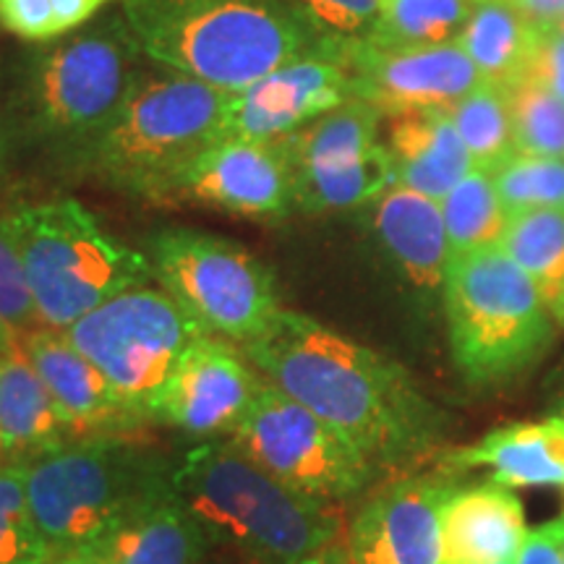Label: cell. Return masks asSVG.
Masks as SVG:
<instances>
[{"instance_id":"obj_45","label":"cell","mask_w":564,"mask_h":564,"mask_svg":"<svg viewBox=\"0 0 564 564\" xmlns=\"http://www.w3.org/2000/svg\"><path fill=\"white\" fill-rule=\"evenodd\" d=\"M554 379H556V382H560V384H564V364L560 366V371L554 373Z\"/></svg>"},{"instance_id":"obj_11","label":"cell","mask_w":564,"mask_h":564,"mask_svg":"<svg viewBox=\"0 0 564 564\" xmlns=\"http://www.w3.org/2000/svg\"><path fill=\"white\" fill-rule=\"evenodd\" d=\"M228 440L282 484L316 502H348L382 476L356 444L267 379L257 403Z\"/></svg>"},{"instance_id":"obj_13","label":"cell","mask_w":564,"mask_h":564,"mask_svg":"<svg viewBox=\"0 0 564 564\" xmlns=\"http://www.w3.org/2000/svg\"><path fill=\"white\" fill-rule=\"evenodd\" d=\"M264 377L243 348L220 335H202L183 352L160 398L158 421L196 442L223 440L257 403Z\"/></svg>"},{"instance_id":"obj_21","label":"cell","mask_w":564,"mask_h":564,"mask_svg":"<svg viewBox=\"0 0 564 564\" xmlns=\"http://www.w3.org/2000/svg\"><path fill=\"white\" fill-rule=\"evenodd\" d=\"M528 535L525 507L499 484H460L442 510L440 564L514 562Z\"/></svg>"},{"instance_id":"obj_35","label":"cell","mask_w":564,"mask_h":564,"mask_svg":"<svg viewBox=\"0 0 564 564\" xmlns=\"http://www.w3.org/2000/svg\"><path fill=\"white\" fill-rule=\"evenodd\" d=\"M0 322L11 329L13 337H21L42 327L9 212L0 215Z\"/></svg>"},{"instance_id":"obj_18","label":"cell","mask_w":564,"mask_h":564,"mask_svg":"<svg viewBox=\"0 0 564 564\" xmlns=\"http://www.w3.org/2000/svg\"><path fill=\"white\" fill-rule=\"evenodd\" d=\"M17 348L45 382L76 440L137 434L141 429L100 369L58 329H32L17 337Z\"/></svg>"},{"instance_id":"obj_38","label":"cell","mask_w":564,"mask_h":564,"mask_svg":"<svg viewBox=\"0 0 564 564\" xmlns=\"http://www.w3.org/2000/svg\"><path fill=\"white\" fill-rule=\"evenodd\" d=\"M514 564H564V514L528 531Z\"/></svg>"},{"instance_id":"obj_44","label":"cell","mask_w":564,"mask_h":564,"mask_svg":"<svg viewBox=\"0 0 564 564\" xmlns=\"http://www.w3.org/2000/svg\"><path fill=\"white\" fill-rule=\"evenodd\" d=\"M11 350H17V337H13L11 329L0 322V356H3V352H11Z\"/></svg>"},{"instance_id":"obj_4","label":"cell","mask_w":564,"mask_h":564,"mask_svg":"<svg viewBox=\"0 0 564 564\" xmlns=\"http://www.w3.org/2000/svg\"><path fill=\"white\" fill-rule=\"evenodd\" d=\"M232 91L192 76L141 74L108 129L79 154L116 192L167 202L173 183L225 137Z\"/></svg>"},{"instance_id":"obj_40","label":"cell","mask_w":564,"mask_h":564,"mask_svg":"<svg viewBox=\"0 0 564 564\" xmlns=\"http://www.w3.org/2000/svg\"><path fill=\"white\" fill-rule=\"evenodd\" d=\"M535 30H556L564 21V0H510Z\"/></svg>"},{"instance_id":"obj_48","label":"cell","mask_w":564,"mask_h":564,"mask_svg":"<svg viewBox=\"0 0 564 564\" xmlns=\"http://www.w3.org/2000/svg\"><path fill=\"white\" fill-rule=\"evenodd\" d=\"M502 564H514V562H502Z\"/></svg>"},{"instance_id":"obj_6","label":"cell","mask_w":564,"mask_h":564,"mask_svg":"<svg viewBox=\"0 0 564 564\" xmlns=\"http://www.w3.org/2000/svg\"><path fill=\"white\" fill-rule=\"evenodd\" d=\"M173 463L131 434H108L82 436L26 465V499L51 554L82 552L100 541L171 481Z\"/></svg>"},{"instance_id":"obj_31","label":"cell","mask_w":564,"mask_h":564,"mask_svg":"<svg viewBox=\"0 0 564 564\" xmlns=\"http://www.w3.org/2000/svg\"><path fill=\"white\" fill-rule=\"evenodd\" d=\"M512 116L514 154L531 158H564V100L541 87L520 79L507 89Z\"/></svg>"},{"instance_id":"obj_2","label":"cell","mask_w":564,"mask_h":564,"mask_svg":"<svg viewBox=\"0 0 564 564\" xmlns=\"http://www.w3.org/2000/svg\"><path fill=\"white\" fill-rule=\"evenodd\" d=\"M171 484L212 544L251 564H299L345 535L337 505L303 497L230 440L188 449L173 463Z\"/></svg>"},{"instance_id":"obj_33","label":"cell","mask_w":564,"mask_h":564,"mask_svg":"<svg viewBox=\"0 0 564 564\" xmlns=\"http://www.w3.org/2000/svg\"><path fill=\"white\" fill-rule=\"evenodd\" d=\"M507 215L564 209V158L512 154L491 173Z\"/></svg>"},{"instance_id":"obj_15","label":"cell","mask_w":564,"mask_h":564,"mask_svg":"<svg viewBox=\"0 0 564 564\" xmlns=\"http://www.w3.org/2000/svg\"><path fill=\"white\" fill-rule=\"evenodd\" d=\"M350 97V70L343 55L312 47L232 91L225 137L282 141Z\"/></svg>"},{"instance_id":"obj_41","label":"cell","mask_w":564,"mask_h":564,"mask_svg":"<svg viewBox=\"0 0 564 564\" xmlns=\"http://www.w3.org/2000/svg\"><path fill=\"white\" fill-rule=\"evenodd\" d=\"M299 564H352L348 544H345V535L333 541V544L319 549V552H314L312 556H306V560H301Z\"/></svg>"},{"instance_id":"obj_29","label":"cell","mask_w":564,"mask_h":564,"mask_svg":"<svg viewBox=\"0 0 564 564\" xmlns=\"http://www.w3.org/2000/svg\"><path fill=\"white\" fill-rule=\"evenodd\" d=\"M440 209L447 228L449 257L499 246L505 238L507 215L491 173L470 171L444 199Z\"/></svg>"},{"instance_id":"obj_26","label":"cell","mask_w":564,"mask_h":564,"mask_svg":"<svg viewBox=\"0 0 564 564\" xmlns=\"http://www.w3.org/2000/svg\"><path fill=\"white\" fill-rule=\"evenodd\" d=\"M502 249L514 264L535 282L552 308L554 319L564 324V209H533L512 215L507 223Z\"/></svg>"},{"instance_id":"obj_23","label":"cell","mask_w":564,"mask_h":564,"mask_svg":"<svg viewBox=\"0 0 564 564\" xmlns=\"http://www.w3.org/2000/svg\"><path fill=\"white\" fill-rule=\"evenodd\" d=\"M76 434L53 394L19 348L0 356V455L6 465H30L74 442Z\"/></svg>"},{"instance_id":"obj_10","label":"cell","mask_w":564,"mask_h":564,"mask_svg":"<svg viewBox=\"0 0 564 564\" xmlns=\"http://www.w3.org/2000/svg\"><path fill=\"white\" fill-rule=\"evenodd\" d=\"M63 335L100 369L126 411L144 426L158 421L175 366L207 329L171 293L139 285L100 303Z\"/></svg>"},{"instance_id":"obj_3","label":"cell","mask_w":564,"mask_h":564,"mask_svg":"<svg viewBox=\"0 0 564 564\" xmlns=\"http://www.w3.org/2000/svg\"><path fill=\"white\" fill-rule=\"evenodd\" d=\"M121 13L144 58L225 91L316 47L282 0H121Z\"/></svg>"},{"instance_id":"obj_5","label":"cell","mask_w":564,"mask_h":564,"mask_svg":"<svg viewBox=\"0 0 564 564\" xmlns=\"http://www.w3.org/2000/svg\"><path fill=\"white\" fill-rule=\"evenodd\" d=\"M442 308L453 361L476 390L523 377L560 329L535 282L502 246L449 257Z\"/></svg>"},{"instance_id":"obj_12","label":"cell","mask_w":564,"mask_h":564,"mask_svg":"<svg viewBox=\"0 0 564 564\" xmlns=\"http://www.w3.org/2000/svg\"><path fill=\"white\" fill-rule=\"evenodd\" d=\"M460 484L440 468L392 476L345 528L350 562L440 564L442 510Z\"/></svg>"},{"instance_id":"obj_43","label":"cell","mask_w":564,"mask_h":564,"mask_svg":"<svg viewBox=\"0 0 564 564\" xmlns=\"http://www.w3.org/2000/svg\"><path fill=\"white\" fill-rule=\"evenodd\" d=\"M9 147H11V126L0 118V175L6 171V160H9Z\"/></svg>"},{"instance_id":"obj_9","label":"cell","mask_w":564,"mask_h":564,"mask_svg":"<svg viewBox=\"0 0 564 564\" xmlns=\"http://www.w3.org/2000/svg\"><path fill=\"white\" fill-rule=\"evenodd\" d=\"M154 280L212 335L246 345L280 319L274 274L246 246L194 228H160L144 238Z\"/></svg>"},{"instance_id":"obj_27","label":"cell","mask_w":564,"mask_h":564,"mask_svg":"<svg viewBox=\"0 0 564 564\" xmlns=\"http://www.w3.org/2000/svg\"><path fill=\"white\" fill-rule=\"evenodd\" d=\"M379 118L382 112L373 105L350 97L285 139L293 167H322L361 158L379 144Z\"/></svg>"},{"instance_id":"obj_7","label":"cell","mask_w":564,"mask_h":564,"mask_svg":"<svg viewBox=\"0 0 564 564\" xmlns=\"http://www.w3.org/2000/svg\"><path fill=\"white\" fill-rule=\"evenodd\" d=\"M139 45L123 13L30 55L17 87V121L26 137L82 154L108 129L141 79Z\"/></svg>"},{"instance_id":"obj_46","label":"cell","mask_w":564,"mask_h":564,"mask_svg":"<svg viewBox=\"0 0 564 564\" xmlns=\"http://www.w3.org/2000/svg\"><path fill=\"white\" fill-rule=\"evenodd\" d=\"M556 30H560V32H562V37H564V21H562V24H560V26H556Z\"/></svg>"},{"instance_id":"obj_16","label":"cell","mask_w":564,"mask_h":564,"mask_svg":"<svg viewBox=\"0 0 564 564\" xmlns=\"http://www.w3.org/2000/svg\"><path fill=\"white\" fill-rule=\"evenodd\" d=\"M350 91L384 116L408 110H449L481 87L474 61L455 42L434 47H373L358 42L348 58Z\"/></svg>"},{"instance_id":"obj_39","label":"cell","mask_w":564,"mask_h":564,"mask_svg":"<svg viewBox=\"0 0 564 564\" xmlns=\"http://www.w3.org/2000/svg\"><path fill=\"white\" fill-rule=\"evenodd\" d=\"M116 0H53L55 24H58L61 37L70 34L82 26H87L97 13H102Z\"/></svg>"},{"instance_id":"obj_14","label":"cell","mask_w":564,"mask_h":564,"mask_svg":"<svg viewBox=\"0 0 564 564\" xmlns=\"http://www.w3.org/2000/svg\"><path fill=\"white\" fill-rule=\"evenodd\" d=\"M167 202H196L253 220L288 215L293 204V162L282 141L223 137L173 183Z\"/></svg>"},{"instance_id":"obj_22","label":"cell","mask_w":564,"mask_h":564,"mask_svg":"<svg viewBox=\"0 0 564 564\" xmlns=\"http://www.w3.org/2000/svg\"><path fill=\"white\" fill-rule=\"evenodd\" d=\"M387 150L394 162V186L411 188L440 202L470 171L474 160L465 150L449 110H408L390 116Z\"/></svg>"},{"instance_id":"obj_8","label":"cell","mask_w":564,"mask_h":564,"mask_svg":"<svg viewBox=\"0 0 564 564\" xmlns=\"http://www.w3.org/2000/svg\"><path fill=\"white\" fill-rule=\"evenodd\" d=\"M9 220L42 327L66 333L112 295L154 280L144 251L110 236L82 202L26 204Z\"/></svg>"},{"instance_id":"obj_37","label":"cell","mask_w":564,"mask_h":564,"mask_svg":"<svg viewBox=\"0 0 564 564\" xmlns=\"http://www.w3.org/2000/svg\"><path fill=\"white\" fill-rule=\"evenodd\" d=\"M523 79L541 84L564 100V37L560 30H541Z\"/></svg>"},{"instance_id":"obj_36","label":"cell","mask_w":564,"mask_h":564,"mask_svg":"<svg viewBox=\"0 0 564 564\" xmlns=\"http://www.w3.org/2000/svg\"><path fill=\"white\" fill-rule=\"evenodd\" d=\"M0 26L30 42L58 40L53 0H0Z\"/></svg>"},{"instance_id":"obj_19","label":"cell","mask_w":564,"mask_h":564,"mask_svg":"<svg viewBox=\"0 0 564 564\" xmlns=\"http://www.w3.org/2000/svg\"><path fill=\"white\" fill-rule=\"evenodd\" d=\"M436 468L455 478L484 470L486 481L507 489H525V486L564 489V415L554 413L546 421L494 429L476 444L442 453Z\"/></svg>"},{"instance_id":"obj_42","label":"cell","mask_w":564,"mask_h":564,"mask_svg":"<svg viewBox=\"0 0 564 564\" xmlns=\"http://www.w3.org/2000/svg\"><path fill=\"white\" fill-rule=\"evenodd\" d=\"M45 564H100V562H97V556L91 554L89 549H82V552H70V554L53 556V560H47Z\"/></svg>"},{"instance_id":"obj_20","label":"cell","mask_w":564,"mask_h":564,"mask_svg":"<svg viewBox=\"0 0 564 564\" xmlns=\"http://www.w3.org/2000/svg\"><path fill=\"white\" fill-rule=\"evenodd\" d=\"M212 539L167 481L100 541L89 546L100 564H207Z\"/></svg>"},{"instance_id":"obj_25","label":"cell","mask_w":564,"mask_h":564,"mask_svg":"<svg viewBox=\"0 0 564 564\" xmlns=\"http://www.w3.org/2000/svg\"><path fill=\"white\" fill-rule=\"evenodd\" d=\"M394 186V162L387 144L361 158L322 167H293V204L303 212H343L371 204Z\"/></svg>"},{"instance_id":"obj_28","label":"cell","mask_w":564,"mask_h":564,"mask_svg":"<svg viewBox=\"0 0 564 564\" xmlns=\"http://www.w3.org/2000/svg\"><path fill=\"white\" fill-rule=\"evenodd\" d=\"M474 0H379L369 45L434 47L460 37Z\"/></svg>"},{"instance_id":"obj_49","label":"cell","mask_w":564,"mask_h":564,"mask_svg":"<svg viewBox=\"0 0 564 564\" xmlns=\"http://www.w3.org/2000/svg\"><path fill=\"white\" fill-rule=\"evenodd\" d=\"M562 415H564V413H562Z\"/></svg>"},{"instance_id":"obj_1","label":"cell","mask_w":564,"mask_h":564,"mask_svg":"<svg viewBox=\"0 0 564 564\" xmlns=\"http://www.w3.org/2000/svg\"><path fill=\"white\" fill-rule=\"evenodd\" d=\"M259 373L356 444L382 476L411 474L436 455L447 415L403 366L312 316L282 308L243 348Z\"/></svg>"},{"instance_id":"obj_17","label":"cell","mask_w":564,"mask_h":564,"mask_svg":"<svg viewBox=\"0 0 564 564\" xmlns=\"http://www.w3.org/2000/svg\"><path fill=\"white\" fill-rule=\"evenodd\" d=\"M366 207L373 243L394 278L421 306L442 301L449 241L440 202L411 188L392 186Z\"/></svg>"},{"instance_id":"obj_32","label":"cell","mask_w":564,"mask_h":564,"mask_svg":"<svg viewBox=\"0 0 564 564\" xmlns=\"http://www.w3.org/2000/svg\"><path fill=\"white\" fill-rule=\"evenodd\" d=\"M314 45L348 58L350 47L369 40L379 0H282Z\"/></svg>"},{"instance_id":"obj_34","label":"cell","mask_w":564,"mask_h":564,"mask_svg":"<svg viewBox=\"0 0 564 564\" xmlns=\"http://www.w3.org/2000/svg\"><path fill=\"white\" fill-rule=\"evenodd\" d=\"M24 470L26 465L0 468V564H45L53 560L30 510Z\"/></svg>"},{"instance_id":"obj_30","label":"cell","mask_w":564,"mask_h":564,"mask_svg":"<svg viewBox=\"0 0 564 564\" xmlns=\"http://www.w3.org/2000/svg\"><path fill=\"white\" fill-rule=\"evenodd\" d=\"M453 123L476 171L494 173L514 154L512 116L507 89L481 84L449 108Z\"/></svg>"},{"instance_id":"obj_47","label":"cell","mask_w":564,"mask_h":564,"mask_svg":"<svg viewBox=\"0 0 564 564\" xmlns=\"http://www.w3.org/2000/svg\"><path fill=\"white\" fill-rule=\"evenodd\" d=\"M3 465H6V463H3V455H0V468H3Z\"/></svg>"},{"instance_id":"obj_24","label":"cell","mask_w":564,"mask_h":564,"mask_svg":"<svg viewBox=\"0 0 564 564\" xmlns=\"http://www.w3.org/2000/svg\"><path fill=\"white\" fill-rule=\"evenodd\" d=\"M539 32L510 0H474L457 45L486 84L510 89L523 79Z\"/></svg>"}]
</instances>
